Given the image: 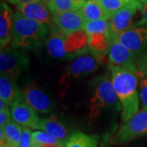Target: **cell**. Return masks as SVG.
I'll list each match as a JSON object with an SVG mask.
<instances>
[{
    "label": "cell",
    "instance_id": "cell-1",
    "mask_svg": "<svg viewBox=\"0 0 147 147\" xmlns=\"http://www.w3.org/2000/svg\"><path fill=\"white\" fill-rule=\"evenodd\" d=\"M109 67L113 87L121 104V119L125 122L139 111L138 74L119 65H110Z\"/></svg>",
    "mask_w": 147,
    "mask_h": 147
},
{
    "label": "cell",
    "instance_id": "cell-2",
    "mask_svg": "<svg viewBox=\"0 0 147 147\" xmlns=\"http://www.w3.org/2000/svg\"><path fill=\"white\" fill-rule=\"evenodd\" d=\"M48 34V27L38 21L28 18L20 11L13 14L12 47L23 50L41 45Z\"/></svg>",
    "mask_w": 147,
    "mask_h": 147
},
{
    "label": "cell",
    "instance_id": "cell-3",
    "mask_svg": "<svg viewBox=\"0 0 147 147\" xmlns=\"http://www.w3.org/2000/svg\"><path fill=\"white\" fill-rule=\"evenodd\" d=\"M121 104L108 76L100 77L95 82L94 94L90 103V115L96 117L104 110H120Z\"/></svg>",
    "mask_w": 147,
    "mask_h": 147
},
{
    "label": "cell",
    "instance_id": "cell-4",
    "mask_svg": "<svg viewBox=\"0 0 147 147\" xmlns=\"http://www.w3.org/2000/svg\"><path fill=\"white\" fill-rule=\"evenodd\" d=\"M146 136H147V110H141L129 119L123 122V124L111 137L110 144L123 145Z\"/></svg>",
    "mask_w": 147,
    "mask_h": 147
},
{
    "label": "cell",
    "instance_id": "cell-5",
    "mask_svg": "<svg viewBox=\"0 0 147 147\" xmlns=\"http://www.w3.org/2000/svg\"><path fill=\"white\" fill-rule=\"evenodd\" d=\"M30 65V57L14 47L2 49L0 53L1 74L16 79Z\"/></svg>",
    "mask_w": 147,
    "mask_h": 147
},
{
    "label": "cell",
    "instance_id": "cell-6",
    "mask_svg": "<svg viewBox=\"0 0 147 147\" xmlns=\"http://www.w3.org/2000/svg\"><path fill=\"white\" fill-rule=\"evenodd\" d=\"M116 39L134 55L140 54L147 49V26L136 24L119 34Z\"/></svg>",
    "mask_w": 147,
    "mask_h": 147
},
{
    "label": "cell",
    "instance_id": "cell-7",
    "mask_svg": "<svg viewBox=\"0 0 147 147\" xmlns=\"http://www.w3.org/2000/svg\"><path fill=\"white\" fill-rule=\"evenodd\" d=\"M143 4L137 0H130L128 3L120 10L118 11L110 19V30L111 33L118 36L131 27L133 17L137 11H142Z\"/></svg>",
    "mask_w": 147,
    "mask_h": 147
},
{
    "label": "cell",
    "instance_id": "cell-8",
    "mask_svg": "<svg viewBox=\"0 0 147 147\" xmlns=\"http://www.w3.org/2000/svg\"><path fill=\"white\" fill-rule=\"evenodd\" d=\"M21 97L38 113L46 114L53 110V103L49 96L34 83L28 84L21 89Z\"/></svg>",
    "mask_w": 147,
    "mask_h": 147
},
{
    "label": "cell",
    "instance_id": "cell-9",
    "mask_svg": "<svg viewBox=\"0 0 147 147\" xmlns=\"http://www.w3.org/2000/svg\"><path fill=\"white\" fill-rule=\"evenodd\" d=\"M12 119L21 126L31 129H38L41 119L37 115V111L21 99L11 106Z\"/></svg>",
    "mask_w": 147,
    "mask_h": 147
},
{
    "label": "cell",
    "instance_id": "cell-10",
    "mask_svg": "<svg viewBox=\"0 0 147 147\" xmlns=\"http://www.w3.org/2000/svg\"><path fill=\"white\" fill-rule=\"evenodd\" d=\"M16 9L24 16L44 24L48 28H53L55 26L53 14L48 9L47 4L40 1L19 3L16 5Z\"/></svg>",
    "mask_w": 147,
    "mask_h": 147
},
{
    "label": "cell",
    "instance_id": "cell-11",
    "mask_svg": "<svg viewBox=\"0 0 147 147\" xmlns=\"http://www.w3.org/2000/svg\"><path fill=\"white\" fill-rule=\"evenodd\" d=\"M54 25L65 34L83 30L85 19L80 11H69L53 16Z\"/></svg>",
    "mask_w": 147,
    "mask_h": 147
},
{
    "label": "cell",
    "instance_id": "cell-12",
    "mask_svg": "<svg viewBox=\"0 0 147 147\" xmlns=\"http://www.w3.org/2000/svg\"><path fill=\"white\" fill-rule=\"evenodd\" d=\"M134 54L120 42L115 41L112 43L109 51V61L111 65H119L138 74L137 65L134 62Z\"/></svg>",
    "mask_w": 147,
    "mask_h": 147
},
{
    "label": "cell",
    "instance_id": "cell-13",
    "mask_svg": "<svg viewBox=\"0 0 147 147\" xmlns=\"http://www.w3.org/2000/svg\"><path fill=\"white\" fill-rule=\"evenodd\" d=\"M93 56L85 54L76 58L69 65L66 74L63 78L64 82L70 79H77L82 75L95 71L98 66V61Z\"/></svg>",
    "mask_w": 147,
    "mask_h": 147
},
{
    "label": "cell",
    "instance_id": "cell-14",
    "mask_svg": "<svg viewBox=\"0 0 147 147\" xmlns=\"http://www.w3.org/2000/svg\"><path fill=\"white\" fill-rule=\"evenodd\" d=\"M65 47L69 57L82 56L88 53V34L84 30L66 34Z\"/></svg>",
    "mask_w": 147,
    "mask_h": 147
},
{
    "label": "cell",
    "instance_id": "cell-15",
    "mask_svg": "<svg viewBox=\"0 0 147 147\" xmlns=\"http://www.w3.org/2000/svg\"><path fill=\"white\" fill-rule=\"evenodd\" d=\"M50 35L47 39V49L48 53L55 58L64 59L69 57L65 47L66 34L54 26L51 28Z\"/></svg>",
    "mask_w": 147,
    "mask_h": 147
},
{
    "label": "cell",
    "instance_id": "cell-16",
    "mask_svg": "<svg viewBox=\"0 0 147 147\" xmlns=\"http://www.w3.org/2000/svg\"><path fill=\"white\" fill-rule=\"evenodd\" d=\"M13 12L5 3L1 4L0 10V44L1 48L7 47L12 41Z\"/></svg>",
    "mask_w": 147,
    "mask_h": 147
},
{
    "label": "cell",
    "instance_id": "cell-17",
    "mask_svg": "<svg viewBox=\"0 0 147 147\" xmlns=\"http://www.w3.org/2000/svg\"><path fill=\"white\" fill-rule=\"evenodd\" d=\"M21 90L18 88L16 79L1 74L0 77V98L9 106L21 99Z\"/></svg>",
    "mask_w": 147,
    "mask_h": 147
},
{
    "label": "cell",
    "instance_id": "cell-18",
    "mask_svg": "<svg viewBox=\"0 0 147 147\" xmlns=\"http://www.w3.org/2000/svg\"><path fill=\"white\" fill-rule=\"evenodd\" d=\"M116 38L117 37L112 34H88V49L94 56H104L110 51Z\"/></svg>",
    "mask_w": 147,
    "mask_h": 147
},
{
    "label": "cell",
    "instance_id": "cell-19",
    "mask_svg": "<svg viewBox=\"0 0 147 147\" xmlns=\"http://www.w3.org/2000/svg\"><path fill=\"white\" fill-rule=\"evenodd\" d=\"M38 129L48 132L64 145L69 137L66 127L55 118H47L41 119Z\"/></svg>",
    "mask_w": 147,
    "mask_h": 147
},
{
    "label": "cell",
    "instance_id": "cell-20",
    "mask_svg": "<svg viewBox=\"0 0 147 147\" xmlns=\"http://www.w3.org/2000/svg\"><path fill=\"white\" fill-rule=\"evenodd\" d=\"M80 12L84 16L85 21H93L99 19L110 20V17L104 10L102 6L97 1H90L84 4L80 9Z\"/></svg>",
    "mask_w": 147,
    "mask_h": 147
},
{
    "label": "cell",
    "instance_id": "cell-21",
    "mask_svg": "<svg viewBox=\"0 0 147 147\" xmlns=\"http://www.w3.org/2000/svg\"><path fill=\"white\" fill-rule=\"evenodd\" d=\"M46 4L53 16L69 11H78L84 6L79 0H48Z\"/></svg>",
    "mask_w": 147,
    "mask_h": 147
},
{
    "label": "cell",
    "instance_id": "cell-22",
    "mask_svg": "<svg viewBox=\"0 0 147 147\" xmlns=\"http://www.w3.org/2000/svg\"><path fill=\"white\" fill-rule=\"evenodd\" d=\"M3 128L5 146L19 147L22 135V127L16 122L11 119Z\"/></svg>",
    "mask_w": 147,
    "mask_h": 147
},
{
    "label": "cell",
    "instance_id": "cell-23",
    "mask_svg": "<svg viewBox=\"0 0 147 147\" xmlns=\"http://www.w3.org/2000/svg\"><path fill=\"white\" fill-rule=\"evenodd\" d=\"M65 147H98V141L95 137L82 131L72 133L65 143Z\"/></svg>",
    "mask_w": 147,
    "mask_h": 147
},
{
    "label": "cell",
    "instance_id": "cell-24",
    "mask_svg": "<svg viewBox=\"0 0 147 147\" xmlns=\"http://www.w3.org/2000/svg\"><path fill=\"white\" fill-rule=\"evenodd\" d=\"M84 30L88 34H112L110 30V21L105 19L87 21L84 24Z\"/></svg>",
    "mask_w": 147,
    "mask_h": 147
},
{
    "label": "cell",
    "instance_id": "cell-25",
    "mask_svg": "<svg viewBox=\"0 0 147 147\" xmlns=\"http://www.w3.org/2000/svg\"><path fill=\"white\" fill-rule=\"evenodd\" d=\"M32 147H40L43 145L62 144L56 137L44 131H35L32 132Z\"/></svg>",
    "mask_w": 147,
    "mask_h": 147
},
{
    "label": "cell",
    "instance_id": "cell-26",
    "mask_svg": "<svg viewBox=\"0 0 147 147\" xmlns=\"http://www.w3.org/2000/svg\"><path fill=\"white\" fill-rule=\"evenodd\" d=\"M106 11V13L109 15L110 19L112 16L115 14L118 11H119L128 3L130 0H97Z\"/></svg>",
    "mask_w": 147,
    "mask_h": 147
},
{
    "label": "cell",
    "instance_id": "cell-27",
    "mask_svg": "<svg viewBox=\"0 0 147 147\" xmlns=\"http://www.w3.org/2000/svg\"><path fill=\"white\" fill-rule=\"evenodd\" d=\"M138 93L142 110H147V75L138 74Z\"/></svg>",
    "mask_w": 147,
    "mask_h": 147
},
{
    "label": "cell",
    "instance_id": "cell-28",
    "mask_svg": "<svg viewBox=\"0 0 147 147\" xmlns=\"http://www.w3.org/2000/svg\"><path fill=\"white\" fill-rule=\"evenodd\" d=\"M32 132L30 128L23 127H22V135L19 147H32Z\"/></svg>",
    "mask_w": 147,
    "mask_h": 147
},
{
    "label": "cell",
    "instance_id": "cell-29",
    "mask_svg": "<svg viewBox=\"0 0 147 147\" xmlns=\"http://www.w3.org/2000/svg\"><path fill=\"white\" fill-rule=\"evenodd\" d=\"M11 114L9 108H6L3 110H0V127H4L7 125V123L11 120Z\"/></svg>",
    "mask_w": 147,
    "mask_h": 147
},
{
    "label": "cell",
    "instance_id": "cell-30",
    "mask_svg": "<svg viewBox=\"0 0 147 147\" xmlns=\"http://www.w3.org/2000/svg\"><path fill=\"white\" fill-rule=\"evenodd\" d=\"M137 68H138V74H146L147 75V53L142 56L140 61L137 63Z\"/></svg>",
    "mask_w": 147,
    "mask_h": 147
},
{
    "label": "cell",
    "instance_id": "cell-31",
    "mask_svg": "<svg viewBox=\"0 0 147 147\" xmlns=\"http://www.w3.org/2000/svg\"><path fill=\"white\" fill-rule=\"evenodd\" d=\"M142 19L138 21L137 24L138 25H146L147 26V3L143 4L142 9Z\"/></svg>",
    "mask_w": 147,
    "mask_h": 147
},
{
    "label": "cell",
    "instance_id": "cell-32",
    "mask_svg": "<svg viewBox=\"0 0 147 147\" xmlns=\"http://www.w3.org/2000/svg\"><path fill=\"white\" fill-rule=\"evenodd\" d=\"M11 4H19V3H29V2H33V1H41V0H7Z\"/></svg>",
    "mask_w": 147,
    "mask_h": 147
},
{
    "label": "cell",
    "instance_id": "cell-33",
    "mask_svg": "<svg viewBox=\"0 0 147 147\" xmlns=\"http://www.w3.org/2000/svg\"><path fill=\"white\" fill-rule=\"evenodd\" d=\"M8 107H9V105H7L3 99L0 98V110L6 109V108H8Z\"/></svg>",
    "mask_w": 147,
    "mask_h": 147
},
{
    "label": "cell",
    "instance_id": "cell-34",
    "mask_svg": "<svg viewBox=\"0 0 147 147\" xmlns=\"http://www.w3.org/2000/svg\"><path fill=\"white\" fill-rule=\"evenodd\" d=\"M40 147H65L64 144H55V145H43Z\"/></svg>",
    "mask_w": 147,
    "mask_h": 147
},
{
    "label": "cell",
    "instance_id": "cell-35",
    "mask_svg": "<svg viewBox=\"0 0 147 147\" xmlns=\"http://www.w3.org/2000/svg\"><path fill=\"white\" fill-rule=\"evenodd\" d=\"M79 2L81 3H83V4H85L86 3H88V2H90V1H95V0H79Z\"/></svg>",
    "mask_w": 147,
    "mask_h": 147
},
{
    "label": "cell",
    "instance_id": "cell-36",
    "mask_svg": "<svg viewBox=\"0 0 147 147\" xmlns=\"http://www.w3.org/2000/svg\"><path fill=\"white\" fill-rule=\"evenodd\" d=\"M137 1H139V2H141L142 3H147V0H137Z\"/></svg>",
    "mask_w": 147,
    "mask_h": 147
},
{
    "label": "cell",
    "instance_id": "cell-37",
    "mask_svg": "<svg viewBox=\"0 0 147 147\" xmlns=\"http://www.w3.org/2000/svg\"><path fill=\"white\" fill-rule=\"evenodd\" d=\"M41 1H42V2H44V3H47L48 0H41Z\"/></svg>",
    "mask_w": 147,
    "mask_h": 147
}]
</instances>
